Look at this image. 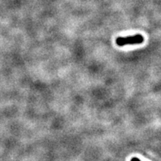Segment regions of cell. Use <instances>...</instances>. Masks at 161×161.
<instances>
[{
	"instance_id": "1",
	"label": "cell",
	"mask_w": 161,
	"mask_h": 161,
	"mask_svg": "<svg viewBox=\"0 0 161 161\" xmlns=\"http://www.w3.org/2000/svg\"><path fill=\"white\" fill-rule=\"evenodd\" d=\"M144 42V37L142 35H135L132 36L119 37L116 39V44L119 47H123L125 45L141 44Z\"/></svg>"
},
{
	"instance_id": "2",
	"label": "cell",
	"mask_w": 161,
	"mask_h": 161,
	"mask_svg": "<svg viewBox=\"0 0 161 161\" xmlns=\"http://www.w3.org/2000/svg\"><path fill=\"white\" fill-rule=\"evenodd\" d=\"M130 161H141V160H140V159H139L138 158L134 157V158H133V159H131Z\"/></svg>"
}]
</instances>
